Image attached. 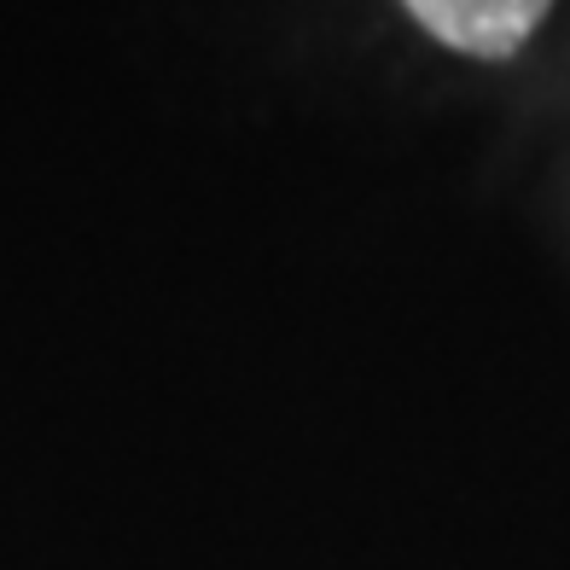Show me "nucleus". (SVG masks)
Masks as SVG:
<instances>
[{
    "label": "nucleus",
    "instance_id": "nucleus-1",
    "mask_svg": "<svg viewBox=\"0 0 570 570\" xmlns=\"http://www.w3.org/2000/svg\"><path fill=\"white\" fill-rule=\"evenodd\" d=\"M425 30L472 59H507L530 41L553 0H402Z\"/></svg>",
    "mask_w": 570,
    "mask_h": 570
}]
</instances>
